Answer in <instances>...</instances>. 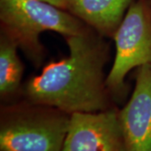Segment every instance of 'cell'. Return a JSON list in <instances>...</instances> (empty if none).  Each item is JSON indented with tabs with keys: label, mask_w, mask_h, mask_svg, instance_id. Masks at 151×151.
<instances>
[{
	"label": "cell",
	"mask_w": 151,
	"mask_h": 151,
	"mask_svg": "<svg viewBox=\"0 0 151 151\" xmlns=\"http://www.w3.org/2000/svg\"><path fill=\"white\" fill-rule=\"evenodd\" d=\"M135 0H68L66 10L103 37H113Z\"/></svg>",
	"instance_id": "52a82bcc"
},
{
	"label": "cell",
	"mask_w": 151,
	"mask_h": 151,
	"mask_svg": "<svg viewBox=\"0 0 151 151\" xmlns=\"http://www.w3.org/2000/svg\"><path fill=\"white\" fill-rule=\"evenodd\" d=\"M18 45L5 33L0 38V95L7 98L14 95L21 84L24 65L18 55Z\"/></svg>",
	"instance_id": "ba28073f"
},
{
	"label": "cell",
	"mask_w": 151,
	"mask_h": 151,
	"mask_svg": "<svg viewBox=\"0 0 151 151\" xmlns=\"http://www.w3.org/2000/svg\"><path fill=\"white\" fill-rule=\"evenodd\" d=\"M40 1H44V2H46L49 3L50 4H53V5L58 7L60 9H67V5H68V0H40Z\"/></svg>",
	"instance_id": "9c48e42d"
},
{
	"label": "cell",
	"mask_w": 151,
	"mask_h": 151,
	"mask_svg": "<svg viewBox=\"0 0 151 151\" xmlns=\"http://www.w3.org/2000/svg\"><path fill=\"white\" fill-rule=\"evenodd\" d=\"M70 119L57 108L27 101L4 107L0 151H61Z\"/></svg>",
	"instance_id": "3957f363"
},
{
	"label": "cell",
	"mask_w": 151,
	"mask_h": 151,
	"mask_svg": "<svg viewBox=\"0 0 151 151\" xmlns=\"http://www.w3.org/2000/svg\"><path fill=\"white\" fill-rule=\"evenodd\" d=\"M2 32L12 38L36 66L44 59L40 35L45 31L65 38L85 31V23L67 10L40 0H0Z\"/></svg>",
	"instance_id": "7a4b0ae2"
},
{
	"label": "cell",
	"mask_w": 151,
	"mask_h": 151,
	"mask_svg": "<svg viewBox=\"0 0 151 151\" xmlns=\"http://www.w3.org/2000/svg\"><path fill=\"white\" fill-rule=\"evenodd\" d=\"M103 38L90 27L65 38L68 55L49 63L28 80L23 87L25 100L70 115L113 108L104 75L109 49Z\"/></svg>",
	"instance_id": "6da1fadb"
},
{
	"label": "cell",
	"mask_w": 151,
	"mask_h": 151,
	"mask_svg": "<svg viewBox=\"0 0 151 151\" xmlns=\"http://www.w3.org/2000/svg\"><path fill=\"white\" fill-rule=\"evenodd\" d=\"M113 38L116 54L106 86L111 97L119 100L128 91L127 74L151 63V0H135Z\"/></svg>",
	"instance_id": "277c9868"
},
{
	"label": "cell",
	"mask_w": 151,
	"mask_h": 151,
	"mask_svg": "<svg viewBox=\"0 0 151 151\" xmlns=\"http://www.w3.org/2000/svg\"><path fill=\"white\" fill-rule=\"evenodd\" d=\"M61 151H125L119 111L70 114Z\"/></svg>",
	"instance_id": "5b68a950"
},
{
	"label": "cell",
	"mask_w": 151,
	"mask_h": 151,
	"mask_svg": "<svg viewBox=\"0 0 151 151\" xmlns=\"http://www.w3.org/2000/svg\"><path fill=\"white\" fill-rule=\"evenodd\" d=\"M119 121L125 151H151V63L137 68L134 92Z\"/></svg>",
	"instance_id": "8992f818"
}]
</instances>
